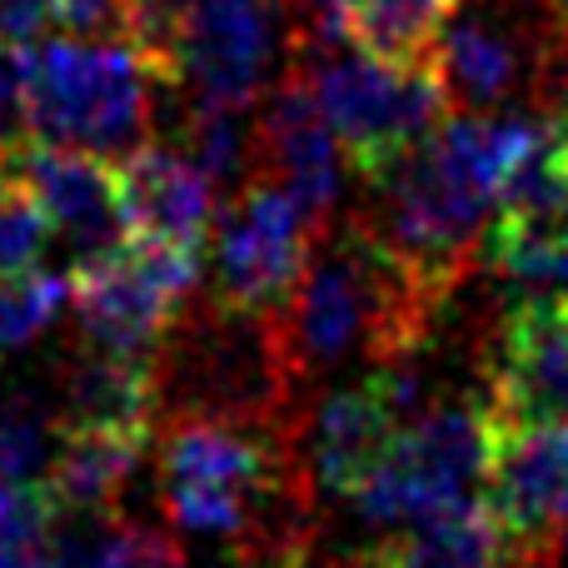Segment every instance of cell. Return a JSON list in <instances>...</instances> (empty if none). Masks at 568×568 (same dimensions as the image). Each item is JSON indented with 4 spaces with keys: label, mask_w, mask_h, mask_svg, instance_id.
Returning <instances> with one entry per match:
<instances>
[{
    "label": "cell",
    "mask_w": 568,
    "mask_h": 568,
    "mask_svg": "<svg viewBox=\"0 0 568 568\" xmlns=\"http://www.w3.org/2000/svg\"><path fill=\"white\" fill-rule=\"evenodd\" d=\"M414 409H419V394H414L409 364H374L364 379L334 389L310 424L314 484L324 494L354 499L389 454V444L399 439V429L414 419Z\"/></svg>",
    "instance_id": "cell-10"
},
{
    "label": "cell",
    "mask_w": 568,
    "mask_h": 568,
    "mask_svg": "<svg viewBox=\"0 0 568 568\" xmlns=\"http://www.w3.org/2000/svg\"><path fill=\"white\" fill-rule=\"evenodd\" d=\"M70 304V275L45 265L0 275V354L26 349L30 339L50 329L60 320V310Z\"/></svg>",
    "instance_id": "cell-24"
},
{
    "label": "cell",
    "mask_w": 568,
    "mask_h": 568,
    "mask_svg": "<svg viewBox=\"0 0 568 568\" xmlns=\"http://www.w3.org/2000/svg\"><path fill=\"white\" fill-rule=\"evenodd\" d=\"M55 494L40 484H0V568H45Z\"/></svg>",
    "instance_id": "cell-25"
},
{
    "label": "cell",
    "mask_w": 568,
    "mask_h": 568,
    "mask_svg": "<svg viewBox=\"0 0 568 568\" xmlns=\"http://www.w3.org/2000/svg\"><path fill=\"white\" fill-rule=\"evenodd\" d=\"M6 165L26 180L30 195L45 210L50 230L70 245V265L125 245L130 225L125 200H120V165L110 155L26 135L10 150Z\"/></svg>",
    "instance_id": "cell-12"
},
{
    "label": "cell",
    "mask_w": 568,
    "mask_h": 568,
    "mask_svg": "<svg viewBox=\"0 0 568 568\" xmlns=\"http://www.w3.org/2000/svg\"><path fill=\"white\" fill-rule=\"evenodd\" d=\"M484 474H489V409L484 404L414 409V419L389 444L369 484L354 494V509L369 524L394 529V524L469 504L484 489Z\"/></svg>",
    "instance_id": "cell-6"
},
{
    "label": "cell",
    "mask_w": 568,
    "mask_h": 568,
    "mask_svg": "<svg viewBox=\"0 0 568 568\" xmlns=\"http://www.w3.org/2000/svg\"><path fill=\"white\" fill-rule=\"evenodd\" d=\"M125 568H190V564H185V549L175 544V534L140 524V529H135V549H130Z\"/></svg>",
    "instance_id": "cell-30"
},
{
    "label": "cell",
    "mask_w": 568,
    "mask_h": 568,
    "mask_svg": "<svg viewBox=\"0 0 568 568\" xmlns=\"http://www.w3.org/2000/svg\"><path fill=\"white\" fill-rule=\"evenodd\" d=\"M26 125L36 140L80 145L95 155H130L155 120L160 75L125 40H40L20 50Z\"/></svg>",
    "instance_id": "cell-3"
},
{
    "label": "cell",
    "mask_w": 568,
    "mask_h": 568,
    "mask_svg": "<svg viewBox=\"0 0 568 568\" xmlns=\"http://www.w3.org/2000/svg\"><path fill=\"white\" fill-rule=\"evenodd\" d=\"M180 155L195 160L215 185H230V180L245 175L250 150H255V135L245 130L235 105H210V100H195L180 120Z\"/></svg>",
    "instance_id": "cell-23"
},
{
    "label": "cell",
    "mask_w": 568,
    "mask_h": 568,
    "mask_svg": "<svg viewBox=\"0 0 568 568\" xmlns=\"http://www.w3.org/2000/svg\"><path fill=\"white\" fill-rule=\"evenodd\" d=\"M200 290V250L135 240L70 265V304L80 339L130 359H155L170 324Z\"/></svg>",
    "instance_id": "cell-5"
},
{
    "label": "cell",
    "mask_w": 568,
    "mask_h": 568,
    "mask_svg": "<svg viewBox=\"0 0 568 568\" xmlns=\"http://www.w3.org/2000/svg\"><path fill=\"white\" fill-rule=\"evenodd\" d=\"M120 200L135 240L185 245L205 255L215 230V180L175 145H135L120 160Z\"/></svg>",
    "instance_id": "cell-15"
},
{
    "label": "cell",
    "mask_w": 568,
    "mask_h": 568,
    "mask_svg": "<svg viewBox=\"0 0 568 568\" xmlns=\"http://www.w3.org/2000/svg\"><path fill=\"white\" fill-rule=\"evenodd\" d=\"M544 115H449L374 180V235L439 300L474 265V235Z\"/></svg>",
    "instance_id": "cell-2"
},
{
    "label": "cell",
    "mask_w": 568,
    "mask_h": 568,
    "mask_svg": "<svg viewBox=\"0 0 568 568\" xmlns=\"http://www.w3.org/2000/svg\"><path fill=\"white\" fill-rule=\"evenodd\" d=\"M549 10H554L559 20H568V0H549Z\"/></svg>",
    "instance_id": "cell-32"
},
{
    "label": "cell",
    "mask_w": 568,
    "mask_h": 568,
    "mask_svg": "<svg viewBox=\"0 0 568 568\" xmlns=\"http://www.w3.org/2000/svg\"><path fill=\"white\" fill-rule=\"evenodd\" d=\"M484 504L499 524L509 568H559L568 534V424L509 429L489 414Z\"/></svg>",
    "instance_id": "cell-8"
},
{
    "label": "cell",
    "mask_w": 568,
    "mask_h": 568,
    "mask_svg": "<svg viewBox=\"0 0 568 568\" xmlns=\"http://www.w3.org/2000/svg\"><path fill=\"white\" fill-rule=\"evenodd\" d=\"M60 429H160V374L155 359H130L80 339L60 364L50 389Z\"/></svg>",
    "instance_id": "cell-16"
},
{
    "label": "cell",
    "mask_w": 568,
    "mask_h": 568,
    "mask_svg": "<svg viewBox=\"0 0 568 568\" xmlns=\"http://www.w3.org/2000/svg\"><path fill=\"white\" fill-rule=\"evenodd\" d=\"M484 265L504 280H568V110H544L529 155L494 200Z\"/></svg>",
    "instance_id": "cell-9"
},
{
    "label": "cell",
    "mask_w": 568,
    "mask_h": 568,
    "mask_svg": "<svg viewBox=\"0 0 568 568\" xmlns=\"http://www.w3.org/2000/svg\"><path fill=\"white\" fill-rule=\"evenodd\" d=\"M60 444L55 404L40 394L0 399V484H40Z\"/></svg>",
    "instance_id": "cell-22"
},
{
    "label": "cell",
    "mask_w": 568,
    "mask_h": 568,
    "mask_svg": "<svg viewBox=\"0 0 568 568\" xmlns=\"http://www.w3.org/2000/svg\"><path fill=\"white\" fill-rule=\"evenodd\" d=\"M354 568H509V549L499 539L489 504L469 499L439 509L429 519L394 524L384 539L359 549Z\"/></svg>",
    "instance_id": "cell-18"
},
{
    "label": "cell",
    "mask_w": 568,
    "mask_h": 568,
    "mask_svg": "<svg viewBox=\"0 0 568 568\" xmlns=\"http://www.w3.org/2000/svg\"><path fill=\"white\" fill-rule=\"evenodd\" d=\"M459 0H320L314 45H359L379 60H429Z\"/></svg>",
    "instance_id": "cell-19"
},
{
    "label": "cell",
    "mask_w": 568,
    "mask_h": 568,
    "mask_svg": "<svg viewBox=\"0 0 568 568\" xmlns=\"http://www.w3.org/2000/svg\"><path fill=\"white\" fill-rule=\"evenodd\" d=\"M439 304L369 220L324 230L294 294L265 320L284 394L294 399L354 354L369 364H404L424 344Z\"/></svg>",
    "instance_id": "cell-1"
},
{
    "label": "cell",
    "mask_w": 568,
    "mask_h": 568,
    "mask_svg": "<svg viewBox=\"0 0 568 568\" xmlns=\"http://www.w3.org/2000/svg\"><path fill=\"white\" fill-rule=\"evenodd\" d=\"M135 519L120 509H60L45 539V568H125L135 549Z\"/></svg>",
    "instance_id": "cell-21"
},
{
    "label": "cell",
    "mask_w": 568,
    "mask_h": 568,
    "mask_svg": "<svg viewBox=\"0 0 568 568\" xmlns=\"http://www.w3.org/2000/svg\"><path fill=\"white\" fill-rule=\"evenodd\" d=\"M55 26L80 40L120 36V0H55Z\"/></svg>",
    "instance_id": "cell-29"
},
{
    "label": "cell",
    "mask_w": 568,
    "mask_h": 568,
    "mask_svg": "<svg viewBox=\"0 0 568 568\" xmlns=\"http://www.w3.org/2000/svg\"><path fill=\"white\" fill-rule=\"evenodd\" d=\"M280 10L275 0H195L175 60V85L195 100L245 110L265 90L275 60Z\"/></svg>",
    "instance_id": "cell-13"
},
{
    "label": "cell",
    "mask_w": 568,
    "mask_h": 568,
    "mask_svg": "<svg viewBox=\"0 0 568 568\" xmlns=\"http://www.w3.org/2000/svg\"><path fill=\"white\" fill-rule=\"evenodd\" d=\"M50 26H55V0H0V45H40Z\"/></svg>",
    "instance_id": "cell-28"
},
{
    "label": "cell",
    "mask_w": 568,
    "mask_h": 568,
    "mask_svg": "<svg viewBox=\"0 0 568 568\" xmlns=\"http://www.w3.org/2000/svg\"><path fill=\"white\" fill-rule=\"evenodd\" d=\"M509 10H469V16L449 20L434 45V70H439L449 105L464 110H489L504 105L514 90L524 85L534 65L529 30H519Z\"/></svg>",
    "instance_id": "cell-17"
},
{
    "label": "cell",
    "mask_w": 568,
    "mask_h": 568,
    "mask_svg": "<svg viewBox=\"0 0 568 568\" xmlns=\"http://www.w3.org/2000/svg\"><path fill=\"white\" fill-rule=\"evenodd\" d=\"M190 10H195V0H120V40L165 85H175V60L190 26Z\"/></svg>",
    "instance_id": "cell-26"
},
{
    "label": "cell",
    "mask_w": 568,
    "mask_h": 568,
    "mask_svg": "<svg viewBox=\"0 0 568 568\" xmlns=\"http://www.w3.org/2000/svg\"><path fill=\"white\" fill-rule=\"evenodd\" d=\"M489 414L509 429L568 424V290L529 294L489 349Z\"/></svg>",
    "instance_id": "cell-11"
},
{
    "label": "cell",
    "mask_w": 568,
    "mask_h": 568,
    "mask_svg": "<svg viewBox=\"0 0 568 568\" xmlns=\"http://www.w3.org/2000/svg\"><path fill=\"white\" fill-rule=\"evenodd\" d=\"M150 444L155 434L140 429H60L45 489L60 509H120Z\"/></svg>",
    "instance_id": "cell-20"
},
{
    "label": "cell",
    "mask_w": 568,
    "mask_h": 568,
    "mask_svg": "<svg viewBox=\"0 0 568 568\" xmlns=\"http://www.w3.org/2000/svg\"><path fill=\"white\" fill-rule=\"evenodd\" d=\"M255 155L260 175L280 180L300 210L320 230H329L334 200H339V140H334L329 120H324L320 100H314L310 80H290L270 95L265 115L255 125Z\"/></svg>",
    "instance_id": "cell-14"
},
{
    "label": "cell",
    "mask_w": 568,
    "mask_h": 568,
    "mask_svg": "<svg viewBox=\"0 0 568 568\" xmlns=\"http://www.w3.org/2000/svg\"><path fill=\"white\" fill-rule=\"evenodd\" d=\"M324 230L270 175H250L215 230V304L270 320L294 294Z\"/></svg>",
    "instance_id": "cell-7"
},
{
    "label": "cell",
    "mask_w": 568,
    "mask_h": 568,
    "mask_svg": "<svg viewBox=\"0 0 568 568\" xmlns=\"http://www.w3.org/2000/svg\"><path fill=\"white\" fill-rule=\"evenodd\" d=\"M310 90L344 150V165L374 185L404 150L449 120V90L429 60H379L369 50L320 45Z\"/></svg>",
    "instance_id": "cell-4"
},
{
    "label": "cell",
    "mask_w": 568,
    "mask_h": 568,
    "mask_svg": "<svg viewBox=\"0 0 568 568\" xmlns=\"http://www.w3.org/2000/svg\"><path fill=\"white\" fill-rule=\"evenodd\" d=\"M0 50H6V45H0Z\"/></svg>",
    "instance_id": "cell-33"
},
{
    "label": "cell",
    "mask_w": 568,
    "mask_h": 568,
    "mask_svg": "<svg viewBox=\"0 0 568 568\" xmlns=\"http://www.w3.org/2000/svg\"><path fill=\"white\" fill-rule=\"evenodd\" d=\"M270 568H320L310 559V549H300V554H290V559H280V564H270ZM354 568V564H349Z\"/></svg>",
    "instance_id": "cell-31"
},
{
    "label": "cell",
    "mask_w": 568,
    "mask_h": 568,
    "mask_svg": "<svg viewBox=\"0 0 568 568\" xmlns=\"http://www.w3.org/2000/svg\"><path fill=\"white\" fill-rule=\"evenodd\" d=\"M50 220L30 185L10 165H0V275H16L45 260L50 250Z\"/></svg>",
    "instance_id": "cell-27"
}]
</instances>
